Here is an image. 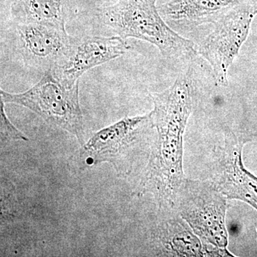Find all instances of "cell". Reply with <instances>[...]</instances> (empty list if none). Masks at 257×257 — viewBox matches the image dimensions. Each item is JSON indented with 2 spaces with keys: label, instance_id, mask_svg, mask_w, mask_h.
Returning <instances> with one entry per match:
<instances>
[{
  "label": "cell",
  "instance_id": "obj_1",
  "mask_svg": "<svg viewBox=\"0 0 257 257\" xmlns=\"http://www.w3.org/2000/svg\"><path fill=\"white\" fill-rule=\"evenodd\" d=\"M192 79L190 72L180 74L167 90L151 94L154 110L152 126L158 138L145 181L148 190L170 194L182 179V140L192 109Z\"/></svg>",
  "mask_w": 257,
  "mask_h": 257
},
{
  "label": "cell",
  "instance_id": "obj_2",
  "mask_svg": "<svg viewBox=\"0 0 257 257\" xmlns=\"http://www.w3.org/2000/svg\"><path fill=\"white\" fill-rule=\"evenodd\" d=\"M157 0H118L96 10V16L118 36L150 42L163 57L175 62L194 60L198 55L191 40L171 29L160 14Z\"/></svg>",
  "mask_w": 257,
  "mask_h": 257
},
{
  "label": "cell",
  "instance_id": "obj_3",
  "mask_svg": "<svg viewBox=\"0 0 257 257\" xmlns=\"http://www.w3.org/2000/svg\"><path fill=\"white\" fill-rule=\"evenodd\" d=\"M79 83L72 87H66L50 69L25 92L12 94L1 89L0 92L5 103L28 108L47 124L73 135L82 146L85 143V133L79 104Z\"/></svg>",
  "mask_w": 257,
  "mask_h": 257
},
{
  "label": "cell",
  "instance_id": "obj_4",
  "mask_svg": "<svg viewBox=\"0 0 257 257\" xmlns=\"http://www.w3.org/2000/svg\"><path fill=\"white\" fill-rule=\"evenodd\" d=\"M256 15L257 0L240 5L214 21V30L199 45L198 55L210 64L218 85H228L230 66L247 39Z\"/></svg>",
  "mask_w": 257,
  "mask_h": 257
},
{
  "label": "cell",
  "instance_id": "obj_5",
  "mask_svg": "<svg viewBox=\"0 0 257 257\" xmlns=\"http://www.w3.org/2000/svg\"><path fill=\"white\" fill-rule=\"evenodd\" d=\"M151 114L125 117L96 132L82 145L79 157L87 166L108 162L118 175L127 170L126 158L128 150L144 127L151 122Z\"/></svg>",
  "mask_w": 257,
  "mask_h": 257
},
{
  "label": "cell",
  "instance_id": "obj_6",
  "mask_svg": "<svg viewBox=\"0 0 257 257\" xmlns=\"http://www.w3.org/2000/svg\"><path fill=\"white\" fill-rule=\"evenodd\" d=\"M15 24L16 46L25 62L50 70L72 48L66 29L40 23Z\"/></svg>",
  "mask_w": 257,
  "mask_h": 257
},
{
  "label": "cell",
  "instance_id": "obj_7",
  "mask_svg": "<svg viewBox=\"0 0 257 257\" xmlns=\"http://www.w3.org/2000/svg\"><path fill=\"white\" fill-rule=\"evenodd\" d=\"M130 47L126 39L119 36L87 37L72 46L68 55L54 67V74L66 87H72L87 71L121 57Z\"/></svg>",
  "mask_w": 257,
  "mask_h": 257
},
{
  "label": "cell",
  "instance_id": "obj_8",
  "mask_svg": "<svg viewBox=\"0 0 257 257\" xmlns=\"http://www.w3.org/2000/svg\"><path fill=\"white\" fill-rule=\"evenodd\" d=\"M251 0H169L160 3L165 20L184 25L214 23L229 11Z\"/></svg>",
  "mask_w": 257,
  "mask_h": 257
},
{
  "label": "cell",
  "instance_id": "obj_9",
  "mask_svg": "<svg viewBox=\"0 0 257 257\" xmlns=\"http://www.w3.org/2000/svg\"><path fill=\"white\" fill-rule=\"evenodd\" d=\"M224 201L214 194L201 195L184 211L189 224L199 236L219 248H226Z\"/></svg>",
  "mask_w": 257,
  "mask_h": 257
},
{
  "label": "cell",
  "instance_id": "obj_10",
  "mask_svg": "<svg viewBox=\"0 0 257 257\" xmlns=\"http://www.w3.org/2000/svg\"><path fill=\"white\" fill-rule=\"evenodd\" d=\"M226 139L221 190L228 197L241 199L257 209V178L243 168L241 159L243 144L231 133L227 134Z\"/></svg>",
  "mask_w": 257,
  "mask_h": 257
},
{
  "label": "cell",
  "instance_id": "obj_11",
  "mask_svg": "<svg viewBox=\"0 0 257 257\" xmlns=\"http://www.w3.org/2000/svg\"><path fill=\"white\" fill-rule=\"evenodd\" d=\"M0 132L2 143L16 140L29 141L28 137L15 126L7 116L5 109V102L2 98L0 99Z\"/></svg>",
  "mask_w": 257,
  "mask_h": 257
},
{
  "label": "cell",
  "instance_id": "obj_12",
  "mask_svg": "<svg viewBox=\"0 0 257 257\" xmlns=\"http://www.w3.org/2000/svg\"><path fill=\"white\" fill-rule=\"evenodd\" d=\"M116 1H118V0H89L91 3L97 5L99 8L113 4V3H116Z\"/></svg>",
  "mask_w": 257,
  "mask_h": 257
},
{
  "label": "cell",
  "instance_id": "obj_13",
  "mask_svg": "<svg viewBox=\"0 0 257 257\" xmlns=\"http://www.w3.org/2000/svg\"><path fill=\"white\" fill-rule=\"evenodd\" d=\"M230 231H231L232 234H235V233H237L238 231V227L236 226H235L234 224H231L230 226Z\"/></svg>",
  "mask_w": 257,
  "mask_h": 257
},
{
  "label": "cell",
  "instance_id": "obj_14",
  "mask_svg": "<svg viewBox=\"0 0 257 257\" xmlns=\"http://www.w3.org/2000/svg\"><path fill=\"white\" fill-rule=\"evenodd\" d=\"M161 3H165V2L169 1V0H160Z\"/></svg>",
  "mask_w": 257,
  "mask_h": 257
}]
</instances>
